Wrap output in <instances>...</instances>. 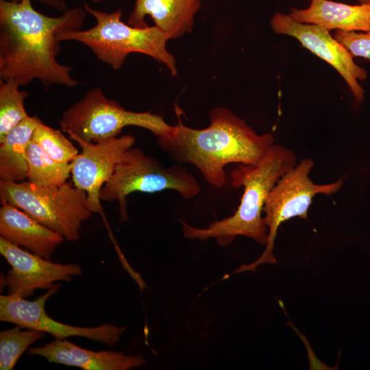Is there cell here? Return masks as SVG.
I'll use <instances>...</instances> for the list:
<instances>
[{
    "instance_id": "obj_3",
    "label": "cell",
    "mask_w": 370,
    "mask_h": 370,
    "mask_svg": "<svg viewBox=\"0 0 370 370\" xmlns=\"http://www.w3.org/2000/svg\"><path fill=\"white\" fill-rule=\"evenodd\" d=\"M297 163L293 150L274 144L258 163L239 164L232 172L231 185L244 189L234 214L202 228L182 221L184 236L201 241L214 238L219 245L227 246L237 236H244L266 245L268 230L262 217L265 199L278 180Z\"/></svg>"
},
{
    "instance_id": "obj_15",
    "label": "cell",
    "mask_w": 370,
    "mask_h": 370,
    "mask_svg": "<svg viewBox=\"0 0 370 370\" xmlns=\"http://www.w3.org/2000/svg\"><path fill=\"white\" fill-rule=\"evenodd\" d=\"M200 3V0H136L127 24L147 27L145 18L149 16L169 40L177 38L191 32Z\"/></svg>"
},
{
    "instance_id": "obj_16",
    "label": "cell",
    "mask_w": 370,
    "mask_h": 370,
    "mask_svg": "<svg viewBox=\"0 0 370 370\" xmlns=\"http://www.w3.org/2000/svg\"><path fill=\"white\" fill-rule=\"evenodd\" d=\"M290 16L298 22L317 25L328 31H370V3L351 5L329 0H312L308 8H293Z\"/></svg>"
},
{
    "instance_id": "obj_4",
    "label": "cell",
    "mask_w": 370,
    "mask_h": 370,
    "mask_svg": "<svg viewBox=\"0 0 370 370\" xmlns=\"http://www.w3.org/2000/svg\"><path fill=\"white\" fill-rule=\"evenodd\" d=\"M83 7L95 18V25L86 30L61 32L58 35L60 42L82 43L99 61L114 70L122 67L129 54L138 53L164 64L172 75H176L175 58L166 49L169 38L157 27H136L126 24L121 21V9L106 12L94 9L86 3Z\"/></svg>"
},
{
    "instance_id": "obj_25",
    "label": "cell",
    "mask_w": 370,
    "mask_h": 370,
    "mask_svg": "<svg viewBox=\"0 0 370 370\" xmlns=\"http://www.w3.org/2000/svg\"><path fill=\"white\" fill-rule=\"evenodd\" d=\"M92 3H99L101 1H102L103 0H88Z\"/></svg>"
},
{
    "instance_id": "obj_1",
    "label": "cell",
    "mask_w": 370,
    "mask_h": 370,
    "mask_svg": "<svg viewBox=\"0 0 370 370\" xmlns=\"http://www.w3.org/2000/svg\"><path fill=\"white\" fill-rule=\"evenodd\" d=\"M84 7L66 9L58 16L36 10L32 0H0V78L20 86L38 79L44 86L75 87L73 68L58 62L60 33L81 29Z\"/></svg>"
},
{
    "instance_id": "obj_23",
    "label": "cell",
    "mask_w": 370,
    "mask_h": 370,
    "mask_svg": "<svg viewBox=\"0 0 370 370\" xmlns=\"http://www.w3.org/2000/svg\"><path fill=\"white\" fill-rule=\"evenodd\" d=\"M13 2H19L21 0H9ZM41 3H44L47 6L55 9L59 12H63L66 10V0H35Z\"/></svg>"
},
{
    "instance_id": "obj_2",
    "label": "cell",
    "mask_w": 370,
    "mask_h": 370,
    "mask_svg": "<svg viewBox=\"0 0 370 370\" xmlns=\"http://www.w3.org/2000/svg\"><path fill=\"white\" fill-rule=\"evenodd\" d=\"M177 123L164 136L158 138L161 150L177 164H191L211 186L221 188L226 182L225 166L232 163L256 164L274 145L271 133L258 134L246 122L223 107L210 112L204 129L184 125L180 109Z\"/></svg>"
},
{
    "instance_id": "obj_10",
    "label": "cell",
    "mask_w": 370,
    "mask_h": 370,
    "mask_svg": "<svg viewBox=\"0 0 370 370\" xmlns=\"http://www.w3.org/2000/svg\"><path fill=\"white\" fill-rule=\"evenodd\" d=\"M0 254L10 265L6 275H1L0 286L10 295L27 298L37 289H49L58 281L69 282L82 274L75 263L62 264L31 253L0 237Z\"/></svg>"
},
{
    "instance_id": "obj_11",
    "label": "cell",
    "mask_w": 370,
    "mask_h": 370,
    "mask_svg": "<svg viewBox=\"0 0 370 370\" xmlns=\"http://www.w3.org/2000/svg\"><path fill=\"white\" fill-rule=\"evenodd\" d=\"M75 141L82 151L71 162L72 182L87 193L91 212L101 213V188L112 177L126 152L133 147L136 138L126 134L98 142Z\"/></svg>"
},
{
    "instance_id": "obj_22",
    "label": "cell",
    "mask_w": 370,
    "mask_h": 370,
    "mask_svg": "<svg viewBox=\"0 0 370 370\" xmlns=\"http://www.w3.org/2000/svg\"><path fill=\"white\" fill-rule=\"evenodd\" d=\"M334 38L345 46L353 56L370 59V31L358 33L337 30Z\"/></svg>"
},
{
    "instance_id": "obj_20",
    "label": "cell",
    "mask_w": 370,
    "mask_h": 370,
    "mask_svg": "<svg viewBox=\"0 0 370 370\" xmlns=\"http://www.w3.org/2000/svg\"><path fill=\"white\" fill-rule=\"evenodd\" d=\"M16 327L0 332V369L11 370L26 349L43 338L45 332Z\"/></svg>"
},
{
    "instance_id": "obj_7",
    "label": "cell",
    "mask_w": 370,
    "mask_h": 370,
    "mask_svg": "<svg viewBox=\"0 0 370 370\" xmlns=\"http://www.w3.org/2000/svg\"><path fill=\"white\" fill-rule=\"evenodd\" d=\"M59 123L61 130L72 140L86 143L117 137L126 126L143 127L158 138L166 136L173 128L162 116L126 110L97 87L65 110Z\"/></svg>"
},
{
    "instance_id": "obj_5",
    "label": "cell",
    "mask_w": 370,
    "mask_h": 370,
    "mask_svg": "<svg viewBox=\"0 0 370 370\" xmlns=\"http://www.w3.org/2000/svg\"><path fill=\"white\" fill-rule=\"evenodd\" d=\"M0 199L23 210L70 242L79 238L82 222L92 214L87 193L70 181L57 186H38L27 180L21 182L0 180Z\"/></svg>"
},
{
    "instance_id": "obj_18",
    "label": "cell",
    "mask_w": 370,
    "mask_h": 370,
    "mask_svg": "<svg viewBox=\"0 0 370 370\" xmlns=\"http://www.w3.org/2000/svg\"><path fill=\"white\" fill-rule=\"evenodd\" d=\"M27 180L38 186H57L65 183L72 171V162L61 163L48 156L32 140L27 149Z\"/></svg>"
},
{
    "instance_id": "obj_6",
    "label": "cell",
    "mask_w": 370,
    "mask_h": 370,
    "mask_svg": "<svg viewBox=\"0 0 370 370\" xmlns=\"http://www.w3.org/2000/svg\"><path fill=\"white\" fill-rule=\"evenodd\" d=\"M166 190L177 192L186 199L196 197L201 188L196 178L182 164L166 166L156 158L132 147L116 165L100 190V199L117 201L120 221L129 219L127 197L134 192L153 193Z\"/></svg>"
},
{
    "instance_id": "obj_24",
    "label": "cell",
    "mask_w": 370,
    "mask_h": 370,
    "mask_svg": "<svg viewBox=\"0 0 370 370\" xmlns=\"http://www.w3.org/2000/svg\"><path fill=\"white\" fill-rule=\"evenodd\" d=\"M361 3H369L370 0H357Z\"/></svg>"
},
{
    "instance_id": "obj_17",
    "label": "cell",
    "mask_w": 370,
    "mask_h": 370,
    "mask_svg": "<svg viewBox=\"0 0 370 370\" xmlns=\"http://www.w3.org/2000/svg\"><path fill=\"white\" fill-rule=\"evenodd\" d=\"M40 121L37 116H29L0 140L1 181L21 182L27 180V149Z\"/></svg>"
},
{
    "instance_id": "obj_8",
    "label": "cell",
    "mask_w": 370,
    "mask_h": 370,
    "mask_svg": "<svg viewBox=\"0 0 370 370\" xmlns=\"http://www.w3.org/2000/svg\"><path fill=\"white\" fill-rule=\"evenodd\" d=\"M313 166L311 159H302L271 189L263 208V221L268 230L266 249L255 262L243 265L237 271H253L264 263L274 264V242L280 224L295 217L307 219L308 209L317 195L329 196L342 188V180L326 184H314L309 177Z\"/></svg>"
},
{
    "instance_id": "obj_19",
    "label": "cell",
    "mask_w": 370,
    "mask_h": 370,
    "mask_svg": "<svg viewBox=\"0 0 370 370\" xmlns=\"http://www.w3.org/2000/svg\"><path fill=\"white\" fill-rule=\"evenodd\" d=\"M19 87L14 80H0V140L29 116L24 104L28 93Z\"/></svg>"
},
{
    "instance_id": "obj_14",
    "label": "cell",
    "mask_w": 370,
    "mask_h": 370,
    "mask_svg": "<svg viewBox=\"0 0 370 370\" xmlns=\"http://www.w3.org/2000/svg\"><path fill=\"white\" fill-rule=\"evenodd\" d=\"M1 204L0 237L50 260L64 237L14 206L3 201Z\"/></svg>"
},
{
    "instance_id": "obj_13",
    "label": "cell",
    "mask_w": 370,
    "mask_h": 370,
    "mask_svg": "<svg viewBox=\"0 0 370 370\" xmlns=\"http://www.w3.org/2000/svg\"><path fill=\"white\" fill-rule=\"evenodd\" d=\"M28 354L44 357L49 362L84 370H129L146 363L142 355H126L122 352L112 350L92 351L82 348L66 338H56L44 346L31 347Z\"/></svg>"
},
{
    "instance_id": "obj_12",
    "label": "cell",
    "mask_w": 370,
    "mask_h": 370,
    "mask_svg": "<svg viewBox=\"0 0 370 370\" xmlns=\"http://www.w3.org/2000/svg\"><path fill=\"white\" fill-rule=\"evenodd\" d=\"M273 30L297 39L303 47L332 66L343 77L354 97L364 100V90L358 79H365L367 71L358 66L348 49L333 38L329 31L317 25L302 23L290 15L275 14L271 20Z\"/></svg>"
},
{
    "instance_id": "obj_9",
    "label": "cell",
    "mask_w": 370,
    "mask_h": 370,
    "mask_svg": "<svg viewBox=\"0 0 370 370\" xmlns=\"http://www.w3.org/2000/svg\"><path fill=\"white\" fill-rule=\"evenodd\" d=\"M61 283L34 301L15 295L0 296V321L21 328L38 330L51 334L55 338L83 336L109 346L116 344L125 332V327L105 323L97 327H77L62 323L50 317L45 310L47 300L55 294Z\"/></svg>"
},
{
    "instance_id": "obj_21",
    "label": "cell",
    "mask_w": 370,
    "mask_h": 370,
    "mask_svg": "<svg viewBox=\"0 0 370 370\" xmlns=\"http://www.w3.org/2000/svg\"><path fill=\"white\" fill-rule=\"evenodd\" d=\"M32 140L51 158L61 163H71L79 153L62 130L51 127L42 121L36 128Z\"/></svg>"
}]
</instances>
